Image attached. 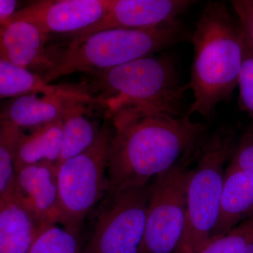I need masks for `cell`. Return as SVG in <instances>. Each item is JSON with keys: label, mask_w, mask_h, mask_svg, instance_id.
I'll return each mask as SVG.
<instances>
[{"label": "cell", "mask_w": 253, "mask_h": 253, "mask_svg": "<svg viewBox=\"0 0 253 253\" xmlns=\"http://www.w3.org/2000/svg\"><path fill=\"white\" fill-rule=\"evenodd\" d=\"M185 36L177 20L156 27L106 30L71 41L56 58L54 67L42 76L47 83L76 73L95 74L134 60L154 56L179 42Z\"/></svg>", "instance_id": "277c9868"}, {"label": "cell", "mask_w": 253, "mask_h": 253, "mask_svg": "<svg viewBox=\"0 0 253 253\" xmlns=\"http://www.w3.org/2000/svg\"><path fill=\"white\" fill-rule=\"evenodd\" d=\"M57 172V166L52 163H39L16 169L9 195L31 213L42 228L60 222Z\"/></svg>", "instance_id": "7c38bea8"}, {"label": "cell", "mask_w": 253, "mask_h": 253, "mask_svg": "<svg viewBox=\"0 0 253 253\" xmlns=\"http://www.w3.org/2000/svg\"><path fill=\"white\" fill-rule=\"evenodd\" d=\"M112 134V126L105 121L89 149L57 166L59 223L78 236L86 216L109 191L108 159Z\"/></svg>", "instance_id": "8992f818"}, {"label": "cell", "mask_w": 253, "mask_h": 253, "mask_svg": "<svg viewBox=\"0 0 253 253\" xmlns=\"http://www.w3.org/2000/svg\"><path fill=\"white\" fill-rule=\"evenodd\" d=\"M190 39L194 54L189 84L194 101L186 114L209 117L238 86L244 60L243 33L225 3L210 1Z\"/></svg>", "instance_id": "7a4b0ae2"}, {"label": "cell", "mask_w": 253, "mask_h": 253, "mask_svg": "<svg viewBox=\"0 0 253 253\" xmlns=\"http://www.w3.org/2000/svg\"><path fill=\"white\" fill-rule=\"evenodd\" d=\"M149 184L108 191L95 208L92 226L82 253H141Z\"/></svg>", "instance_id": "52a82bcc"}, {"label": "cell", "mask_w": 253, "mask_h": 253, "mask_svg": "<svg viewBox=\"0 0 253 253\" xmlns=\"http://www.w3.org/2000/svg\"><path fill=\"white\" fill-rule=\"evenodd\" d=\"M253 245V217L214 238L199 253H247Z\"/></svg>", "instance_id": "44dd1931"}, {"label": "cell", "mask_w": 253, "mask_h": 253, "mask_svg": "<svg viewBox=\"0 0 253 253\" xmlns=\"http://www.w3.org/2000/svg\"><path fill=\"white\" fill-rule=\"evenodd\" d=\"M196 2L191 0H111L104 16L93 26L72 36V41L106 30L156 27L177 20L179 15Z\"/></svg>", "instance_id": "30bf717a"}, {"label": "cell", "mask_w": 253, "mask_h": 253, "mask_svg": "<svg viewBox=\"0 0 253 253\" xmlns=\"http://www.w3.org/2000/svg\"><path fill=\"white\" fill-rule=\"evenodd\" d=\"M247 253H253V245L250 248L249 251H248Z\"/></svg>", "instance_id": "484cf974"}, {"label": "cell", "mask_w": 253, "mask_h": 253, "mask_svg": "<svg viewBox=\"0 0 253 253\" xmlns=\"http://www.w3.org/2000/svg\"><path fill=\"white\" fill-rule=\"evenodd\" d=\"M111 0H43L18 10L13 17L32 23L45 34L72 37L104 16Z\"/></svg>", "instance_id": "9c48e42d"}, {"label": "cell", "mask_w": 253, "mask_h": 253, "mask_svg": "<svg viewBox=\"0 0 253 253\" xmlns=\"http://www.w3.org/2000/svg\"><path fill=\"white\" fill-rule=\"evenodd\" d=\"M235 133L221 127L206 136L190 170L184 231L174 253H199L213 239L225 164L236 147Z\"/></svg>", "instance_id": "5b68a950"}, {"label": "cell", "mask_w": 253, "mask_h": 253, "mask_svg": "<svg viewBox=\"0 0 253 253\" xmlns=\"http://www.w3.org/2000/svg\"><path fill=\"white\" fill-rule=\"evenodd\" d=\"M243 38L244 60L238 81L239 106L241 111L247 113L253 121V49L244 33Z\"/></svg>", "instance_id": "7402d4cb"}, {"label": "cell", "mask_w": 253, "mask_h": 253, "mask_svg": "<svg viewBox=\"0 0 253 253\" xmlns=\"http://www.w3.org/2000/svg\"><path fill=\"white\" fill-rule=\"evenodd\" d=\"M94 75L97 104L106 119L126 109L186 114L183 104L189 84L181 83L169 55L146 56Z\"/></svg>", "instance_id": "3957f363"}, {"label": "cell", "mask_w": 253, "mask_h": 253, "mask_svg": "<svg viewBox=\"0 0 253 253\" xmlns=\"http://www.w3.org/2000/svg\"><path fill=\"white\" fill-rule=\"evenodd\" d=\"M79 103L96 104L97 101L86 86L60 94L23 95L9 99L0 111V120L21 130L33 129L62 121Z\"/></svg>", "instance_id": "8fae6325"}, {"label": "cell", "mask_w": 253, "mask_h": 253, "mask_svg": "<svg viewBox=\"0 0 253 253\" xmlns=\"http://www.w3.org/2000/svg\"><path fill=\"white\" fill-rule=\"evenodd\" d=\"M49 36L32 23L11 17L0 24V59L38 73L54 67L56 54L48 46Z\"/></svg>", "instance_id": "4fadbf2b"}, {"label": "cell", "mask_w": 253, "mask_h": 253, "mask_svg": "<svg viewBox=\"0 0 253 253\" xmlns=\"http://www.w3.org/2000/svg\"><path fill=\"white\" fill-rule=\"evenodd\" d=\"M187 114L126 109L110 118L109 191L149 184L156 176L197 157L206 127Z\"/></svg>", "instance_id": "6da1fadb"}, {"label": "cell", "mask_w": 253, "mask_h": 253, "mask_svg": "<svg viewBox=\"0 0 253 253\" xmlns=\"http://www.w3.org/2000/svg\"><path fill=\"white\" fill-rule=\"evenodd\" d=\"M245 38L253 49V0L231 1Z\"/></svg>", "instance_id": "cb8c5ba5"}, {"label": "cell", "mask_w": 253, "mask_h": 253, "mask_svg": "<svg viewBox=\"0 0 253 253\" xmlns=\"http://www.w3.org/2000/svg\"><path fill=\"white\" fill-rule=\"evenodd\" d=\"M17 1L14 0H0V24L9 21L18 11Z\"/></svg>", "instance_id": "d4e9b609"}, {"label": "cell", "mask_w": 253, "mask_h": 253, "mask_svg": "<svg viewBox=\"0 0 253 253\" xmlns=\"http://www.w3.org/2000/svg\"><path fill=\"white\" fill-rule=\"evenodd\" d=\"M86 103H79L63 120L62 142L57 166L85 151L99 135L101 126L86 116Z\"/></svg>", "instance_id": "e0dca14e"}, {"label": "cell", "mask_w": 253, "mask_h": 253, "mask_svg": "<svg viewBox=\"0 0 253 253\" xmlns=\"http://www.w3.org/2000/svg\"><path fill=\"white\" fill-rule=\"evenodd\" d=\"M21 129L0 120V204L7 199L16 176L15 146Z\"/></svg>", "instance_id": "d6986e66"}, {"label": "cell", "mask_w": 253, "mask_h": 253, "mask_svg": "<svg viewBox=\"0 0 253 253\" xmlns=\"http://www.w3.org/2000/svg\"><path fill=\"white\" fill-rule=\"evenodd\" d=\"M73 87L46 83L38 73L0 59V100L31 94H60Z\"/></svg>", "instance_id": "ac0fdd59"}, {"label": "cell", "mask_w": 253, "mask_h": 253, "mask_svg": "<svg viewBox=\"0 0 253 253\" xmlns=\"http://www.w3.org/2000/svg\"><path fill=\"white\" fill-rule=\"evenodd\" d=\"M27 130L20 131L15 146L16 169L39 163L57 166L62 142L63 120Z\"/></svg>", "instance_id": "9a60e30c"}, {"label": "cell", "mask_w": 253, "mask_h": 253, "mask_svg": "<svg viewBox=\"0 0 253 253\" xmlns=\"http://www.w3.org/2000/svg\"><path fill=\"white\" fill-rule=\"evenodd\" d=\"M188 163L176 165L150 182L141 253L176 251L185 224Z\"/></svg>", "instance_id": "ba28073f"}, {"label": "cell", "mask_w": 253, "mask_h": 253, "mask_svg": "<svg viewBox=\"0 0 253 253\" xmlns=\"http://www.w3.org/2000/svg\"><path fill=\"white\" fill-rule=\"evenodd\" d=\"M231 161L253 177V128L240 139Z\"/></svg>", "instance_id": "603a6c76"}, {"label": "cell", "mask_w": 253, "mask_h": 253, "mask_svg": "<svg viewBox=\"0 0 253 253\" xmlns=\"http://www.w3.org/2000/svg\"><path fill=\"white\" fill-rule=\"evenodd\" d=\"M82 251L79 236L54 224L39 231L28 253H82Z\"/></svg>", "instance_id": "ffe728a7"}, {"label": "cell", "mask_w": 253, "mask_h": 253, "mask_svg": "<svg viewBox=\"0 0 253 253\" xmlns=\"http://www.w3.org/2000/svg\"><path fill=\"white\" fill-rule=\"evenodd\" d=\"M42 228L10 196L0 204V253H28Z\"/></svg>", "instance_id": "2e32d148"}, {"label": "cell", "mask_w": 253, "mask_h": 253, "mask_svg": "<svg viewBox=\"0 0 253 253\" xmlns=\"http://www.w3.org/2000/svg\"><path fill=\"white\" fill-rule=\"evenodd\" d=\"M253 217V177L230 160L224 173L214 238Z\"/></svg>", "instance_id": "5bb4252c"}]
</instances>
